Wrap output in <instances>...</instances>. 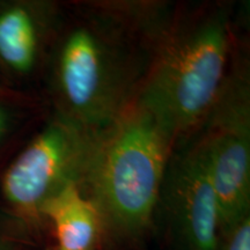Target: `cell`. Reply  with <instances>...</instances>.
<instances>
[{
  "label": "cell",
  "instance_id": "cell-1",
  "mask_svg": "<svg viewBox=\"0 0 250 250\" xmlns=\"http://www.w3.org/2000/svg\"><path fill=\"white\" fill-rule=\"evenodd\" d=\"M67 12L48 59L56 114L89 130L111 124L138 95L174 6L89 1Z\"/></svg>",
  "mask_w": 250,
  "mask_h": 250
},
{
  "label": "cell",
  "instance_id": "cell-2",
  "mask_svg": "<svg viewBox=\"0 0 250 250\" xmlns=\"http://www.w3.org/2000/svg\"><path fill=\"white\" fill-rule=\"evenodd\" d=\"M229 2L177 7L156 44L136 100L177 146L198 132L221 88L236 45Z\"/></svg>",
  "mask_w": 250,
  "mask_h": 250
},
{
  "label": "cell",
  "instance_id": "cell-3",
  "mask_svg": "<svg viewBox=\"0 0 250 250\" xmlns=\"http://www.w3.org/2000/svg\"><path fill=\"white\" fill-rule=\"evenodd\" d=\"M176 147L173 137L136 99L102 130L81 190L98 208L104 236L136 242L147 235Z\"/></svg>",
  "mask_w": 250,
  "mask_h": 250
},
{
  "label": "cell",
  "instance_id": "cell-4",
  "mask_svg": "<svg viewBox=\"0 0 250 250\" xmlns=\"http://www.w3.org/2000/svg\"><path fill=\"white\" fill-rule=\"evenodd\" d=\"M101 131L55 117L24 146L0 181L5 205L30 229L45 225L43 208L67 184H83Z\"/></svg>",
  "mask_w": 250,
  "mask_h": 250
},
{
  "label": "cell",
  "instance_id": "cell-5",
  "mask_svg": "<svg viewBox=\"0 0 250 250\" xmlns=\"http://www.w3.org/2000/svg\"><path fill=\"white\" fill-rule=\"evenodd\" d=\"M195 136L208 159L224 230L250 215V68L236 45L217 99Z\"/></svg>",
  "mask_w": 250,
  "mask_h": 250
},
{
  "label": "cell",
  "instance_id": "cell-6",
  "mask_svg": "<svg viewBox=\"0 0 250 250\" xmlns=\"http://www.w3.org/2000/svg\"><path fill=\"white\" fill-rule=\"evenodd\" d=\"M158 211L179 250H217L223 226L208 159L196 136L175 148L162 183Z\"/></svg>",
  "mask_w": 250,
  "mask_h": 250
},
{
  "label": "cell",
  "instance_id": "cell-7",
  "mask_svg": "<svg viewBox=\"0 0 250 250\" xmlns=\"http://www.w3.org/2000/svg\"><path fill=\"white\" fill-rule=\"evenodd\" d=\"M64 17L55 1L0 2V74L19 79L34 76L48 62Z\"/></svg>",
  "mask_w": 250,
  "mask_h": 250
},
{
  "label": "cell",
  "instance_id": "cell-8",
  "mask_svg": "<svg viewBox=\"0 0 250 250\" xmlns=\"http://www.w3.org/2000/svg\"><path fill=\"white\" fill-rule=\"evenodd\" d=\"M42 214L52 228L55 250H96L104 236L98 208L76 183L50 198Z\"/></svg>",
  "mask_w": 250,
  "mask_h": 250
},
{
  "label": "cell",
  "instance_id": "cell-9",
  "mask_svg": "<svg viewBox=\"0 0 250 250\" xmlns=\"http://www.w3.org/2000/svg\"><path fill=\"white\" fill-rule=\"evenodd\" d=\"M217 250H250V215L221 232Z\"/></svg>",
  "mask_w": 250,
  "mask_h": 250
},
{
  "label": "cell",
  "instance_id": "cell-10",
  "mask_svg": "<svg viewBox=\"0 0 250 250\" xmlns=\"http://www.w3.org/2000/svg\"><path fill=\"white\" fill-rule=\"evenodd\" d=\"M12 123V115L9 112L8 108L6 107L5 103L0 101V144L7 136L9 127H11Z\"/></svg>",
  "mask_w": 250,
  "mask_h": 250
},
{
  "label": "cell",
  "instance_id": "cell-11",
  "mask_svg": "<svg viewBox=\"0 0 250 250\" xmlns=\"http://www.w3.org/2000/svg\"><path fill=\"white\" fill-rule=\"evenodd\" d=\"M0 250H14V245L8 236L0 233Z\"/></svg>",
  "mask_w": 250,
  "mask_h": 250
},
{
  "label": "cell",
  "instance_id": "cell-12",
  "mask_svg": "<svg viewBox=\"0 0 250 250\" xmlns=\"http://www.w3.org/2000/svg\"><path fill=\"white\" fill-rule=\"evenodd\" d=\"M9 94H12L11 89H9L8 87L5 85L4 79H2V76L0 74V98H5V96L9 95Z\"/></svg>",
  "mask_w": 250,
  "mask_h": 250
}]
</instances>
